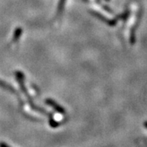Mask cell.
I'll return each instance as SVG.
<instances>
[{
  "label": "cell",
  "instance_id": "2",
  "mask_svg": "<svg viewBox=\"0 0 147 147\" xmlns=\"http://www.w3.org/2000/svg\"><path fill=\"white\" fill-rule=\"evenodd\" d=\"M140 17H141V11L140 10H139L137 13L136 19L134 20V24H133V26L131 28V32H130V43L131 44L133 45L135 43V32H136L137 28L138 23L140 22Z\"/></svg>",
  "mask_w": 147,
  "mask_h": 147
},
{
  "label": "cell",
  "instance_id": "1",
  "mask_svg": "<svg viewBox=\"0 0 147 147\" xmlns=\"http://www.w3.org/2000/svg\"><path fill=\"white\" fill-rule=\"evenodd\" d=\"M15 75H16V79H17L19 85H20V87H21V90H22L23 93V94L25 95V96H26V99H27V102H28L31 109H32V110L35 111L36 112H39V113H41V114H44L45 116L48 117L50 118V120H53V118L52 114H50V113H49L48 111H47L45 109H44V108H41V107L39 106H38V105H36L35 104L33 99H32V96H30L28 90H27V89H26V85H25V82H24L25 81L24 76H23L22 72H21V71H17V72H16V74Z\"/></svg>",
  "mask_w": 147,
  "mask_h": 147
},
{
  "label": "cell",
  "instance_id": "4",
  "mask_svg": "<svg viewBox=\"0 0 147 147\" xmlns=\"http://www.w3.org/2000/svg\"><path fill=\"white\" fill-rule=\"evenodd\" d=\"M0 87L2 88H4V89L8 90V91H10L11 93H17V92H16V90H15L14 88H13L11 85H9L8 84H7V83L2 82V81H1V80H0Z\"/></svg>",
  "mask_w": 147,
  "mask_h": 147
},
{
  "label": "cell",
  "instance_id": "6",
  "mask_svg": "<svg viewBox=\"0 0 147 147\" xmlns=\"http://www.w3.org/2000/svg\"><path fill=\"white\" fill-rule=\"evenodd\" d=\"M65 2H66V0H59L57 8L58 14H61V13H62V11H63L64 10V7H65Z\"/></svg>",
  "mask_w": 147,
  "mask_h": 147
},
{
  "label": "cell",
  "instance_id": "5",
  "mask_svg": "<svg viewBox=\"0 0 147 147\" xmlns=\"http://www.w3.org/2000/svg\"><path fill=\"white\" fill-rule=\"evenodd\" d=\"M22 32H23V30L21 28H17V29L15 30L14 34V36H13V41L16 42V41L18 40L21 38Z\"/></svg>",
  "mask_w": 147,
  "mask_h": 147
},
{
  "label": "cell",
  "instance_id": "3",
  "mask_svg": "<svg viewBox=\"0 0 147 147\" xmlns=\"http://www.w3.org/2000/svg\"><path fill=\"white\" fill-rule=\"evenodd\" d=\"M46 104L48 105L49 106L52 107L54 110L56 111V112L59 113L61 114H65V110L62 106H61L59 104H58L56 101H54L52 99H47L45 100Z\"/></svg>",
  "mask_w": 147,
  "mask_h": 147
},
{
  "label": "cell",
  "instance_id": "7",
  "mask_svg": "<svg viewBox=\"0 0 147 147\" xmlns=\"http://www.w3.org/2000/svg\"><path fill=\"white\" fill-rule=\"evenodd\" d=\"M0 147H10V146L8 145L7 144H5V143L1 142V143H0Z\"/></svg>",
  "mask_w": 147,
  "mask_h": 147
}]
</instances>
